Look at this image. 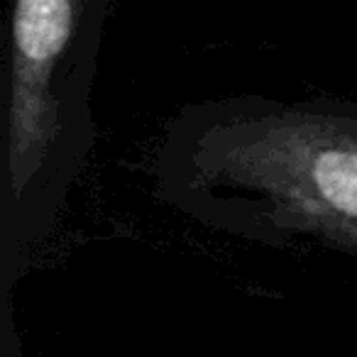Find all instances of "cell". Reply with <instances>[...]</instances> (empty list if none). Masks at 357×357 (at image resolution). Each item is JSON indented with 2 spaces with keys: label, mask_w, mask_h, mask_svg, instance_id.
I'll use <instances>...</instances> for the list:
<instances>
[{
  "label": "cell",
  "mask_w": 357,
  "mask_h": 357,
  "mask_svg": "<svg viewBox=\"0 0 357 357\" xmlns=\"http://www.w3.org/2000/svg\"><path fill=\"white\" fill-rule=\"evenodd\" d=\"M186 191L257 230L357 255V118L313 105L218 115L189 147Z\"/></svg>",
  "instance_id": "obj_1"
},
{
  "label": "cell",
  "mask_w": 357,
  "mask_h": 357,
  "mask_svg": "<svg viewBox=\"0 0 357 357\" xmlns=\"http://www.w3.org/2000/svg\"><path fill=\"white\" fill-rule=\"evenodd\" d=\"M79 15L81 6L71 0H20L13 10L8 169L15 196L25 191L56 137L50 84Z\"/></svg>",
  "instance_id": "obj_2"
}]
</instances>
